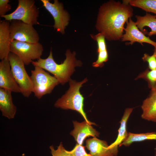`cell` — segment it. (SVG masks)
Here are the masks:
<instances>
[{
	"label": "cell",
	"mask_w": 156,
	"mask_h": 156,
	"mask_svg": "<svg viewBox=\"0 0 156 156\" xmlns=\"http://www.w3.org/2000/svg\"><path fill=\"white\" fill-rule=\"evenodd\" d=\"M123 3L111 0L102 4L99 9L96 27L108 40L121 39L124 25L133 15V10L125 0Z\"/></svg>",
	"instance_id": "obj_1"
},
{
	"label": "cell",
	"mask_w": 156,
	"mask_h": 156,
	"mask_svg": "<svg viewBox=\"0 0 156 156\" xmlns=\"http://www.w3.org/2000/svg\"><path fill=\"white\" fill-rule=\"evenodd\" d=\"M66 58L63 62L58 64L54 60L53 53L51 50L48 57L45 59L41 58L36 61H33L32 64L34 66L40 67L52 74L62 85L69 82L70 76L75 71L76 66H80L82 62L76 58L75 52L71 53L67 50L65 54Z\"/></svg>",
	"instance_id": "obj_2"
},
{
	"label": "cell",
	"mask_w": 156,
	"mask_h": 156,
	"mask_svg": "<svg viewBox=\"0 0 156 156\" xmlns=\"http://www.w3.org/2000/svg\"><path fill=\"white\" fill-rule=\"evenodd\" d=\"M86 78L80 82H77L70 79V87L66 93L56 101L55 107L64 109H71L76 111L83 117L85 120L91 125H96L94 122L88 120L83 109L84 98L80 92L82 85L86 82Z\"/></svg>",
	"instance_id": "obj_3"
},
{
	"label": "cell",
	"mask_w": 156,
	"mask_h": 156,
	"mask_svg": "<svg viewBox=\"0 0 156 156\" xmlns=\"http://www.w3.org/2000/svg\"><path fill=\"white\" fill-rule=\"evenodd\" d=\"M35 96L41 99L44 95L50 94L55 87L60 83L57 79L42 68L34 66L31 70L30 76Z\"/></svg>",
	"instance_id": "obj_4"
},
{
	"label": "cell",
	"mask_w": 156,
	"mask_h": 156,
	"mask_svg": "<svg viewBox=\"0 0 156 156\" xmlns=\"http://www.w3.org/2000/svg\"><path fill=\"white\" fill-rule=\"evenodd\" d=\"M11 70L21 93L25 97H29L33 92V84L25 70V64L16 54L10 52L8 57Z\"/></svg>",
	"instance_id": "obj_5"
},
{
	"label": "cell",
	"mask_w": 156,
	"mask_h": 156,
	"mask_svg": "<svg viewBox=\"0 0 156 156\" xmlns=\"http://www.w3.org/2000/svg\"><path fill=\"white\" fill-rule=\"evenodd\" d=\"M34 0H18L16 9L11 13L1 17L10 21L17 20L32 25L39 24L38 21L39 10Z\"/></svg>",
	"instance_id": "obj_6"
},
{
	"label": "cell",
	"mask_w": 156,
	"mask_h": 156,
	"mask_svg": "<svg viewBox=\"0 0 156 156\" xmlns=\"http://www.w3.org/2000/svg\"><path fill=\"white\" fill-rule=\"evenodd\" d=\"M10 49V52L18 56L26 65L40 58L44 51L43 45L39 42L30 43L16 40L11 42Z\"/></svg>",
	"instance_id": "obj_7"
},
{
	"label": "cell",
	"mask_w": 156,
	"mask_h": 156,
	"mask_svg": "<svg viewBox=\"0 0 156 156\" xmlns=\"http://www.w3.org/2000/svg\"><path fill=\"white\" fill-rule=\"evenodd\" d=\"M10 21L11 42L16 40L30 43L39 42V34L33 25L17 20H13Z\"/></svg>",
	"instance_id": "obj_8"
},
{
	"label": "cell",
	"mask_w": 156,
	"mask_h": 156,
	"mask_svg": "<svg viewBox=\"0 0 156 156\" xmlns=\"http://www.w3.org/2000/svg\"><path fill=\"white\" fill-rule=\"evenodd\" d=\"M40 1L53 18L54 29L62 34H64L65 28L69 23L70 16L68 12L64 9L62 3L57 0H54L53 3L49 0Z\"/></svg>",
	"instance_id": "obj_9"
},
{
	"label": "cell",
	"mask_w": 156,
	"mask_h": 156,
	"mask_svg": "<svg viewBox=\"0 0 156 156\" xmlns=\"http://www.w3.org/2000/svg\"><path fill=\"white\" fill-rule=\"evenodd\" d=\"M127 26L124 30L125 33L121 39L122 41H129L127 44L132 45L135 42L140 43L142 45L143 43L149 44L153 46L154 51H156V42L151 40L149 36H145L137 27L135 22L130 18L126 23Z\"/></svg>",
	"instance_id": "obj_10"
},
{
	"label": "cell",
	"mask_w": 156,
	"mask_h": 156,
	"mask_svg": "<svg viewBox=\"0 0 156 156\" xmlns=\"http://www.w3.org/2000/svg\"><path fill=\"white\" fill-rule=\"evenodd\" d=\"M0 88L12 92L21 93L12 75L8 58L0 62Z\"/></svg>",
	"instance_id": "obj_11"
},
{
	"label": "cell",
	"mask_w": 156,
	"mask_h": 156,
	"mask_svg": "<svg viewBox=\"0 0 156 156\" xmlns=\"http://www.w3.org/2000/svg\"><path fill=\"white\" fill-rule=\"evenodd\" d=\"M86 143L87 148L93 156H116L117 155L118 148H109L106 141L96 137L87 140Z\"/></svg>",
	"instance_id": "obj_12"
},
{
	"label": "cell",
	"mask_w": 156,
	"mask_h": 156,
	"mask_svg": "<svg viewBox=\"0 0 156 156\" xmlns=\"http://www.w3.org/2000/svg\"><path fill=\"white\" fill-rule=\"evenodd\" d=\"M73 123L74 129L70 134L79 144L83 145L84 140L88 137H99V132L85 120L81 122L74 121Z\"/></svg>",
	"instance_id": "obj_13"
},
{
	"label": "cell",
	"mask_w": 156,
	"mask_h": 156,
	"mask_svg": "<svg viewBox=\"0 0 156 156\" xmlns=\"http://www.w3.org/2000/svg\"><path fill=\"white\" fill-rule=\"evenodd\" d=\"M12 92L0 88V110L2 116L9 119L14 118L17 109L13 102Z\"/></svg>",
	"instance_id": "obj_14"
},
{
	"label": "cell",
	"mask_w": 156,
	"mask_h": 156,
	"mask_svg": "<svg viewBox=\"0 0 156 156\" xmlns=\"http://www.w3.org/2000/svg\"><path fill=\"white\" fill-rule=\"evenodd\" d=\"M10 23L4 20L0 22V59H8L10 52L11 40L10 31Z\"/></svg>",
	"instance_id": "obj_15"
},
{
	"label": "cell",
	"mask_w": 156,
	"mask_h": 156,
	"mask_svg": "<svg viewBox=\"0 0 156 156\" xmlns=\"http://www.w3.org/2000/svg\"><path fill=\"white\" fill-rule=\"evenodd\" d=\"M136 25L139 30L148 36L156 35V15L146 12L144 16H135Z\"/></svg>",
	"instance_id": "obj_16"
},
{
	"label": "cell",
	"mask_w": 156,
	"mask_h": 156,
	"mask_svg": "<svg viewBox=\"0 0 156 156\" xmlns=\"http://www.w3.org/2000/svg\"><path fill=\"white\" fill-rule=\"evenodd\" d=\"M141 108L142 118L156 122V91H152L150 96L143 101Z\"/></svg>",
	"instance_id": "obj_17"
},
{
	"label": "cell",
	"mask_w": 156,
	"mask_h": 156,
	"mask_svg": "<svg viewBox=\"0 0 156 156\" xmlns=\"http://www.w3.org/2000/svg\"><path fill=\"white\" fill-rule=\"evenodd\" d=\"M133 108H126L120 122V124L118 130V133L115 141L109 145V147L118 148V146L123 142L127 138L128 135L127 131V122L129 117L133 110Z\"/></svg>",
	"instance_id": "obj_18"
},
{
	"label": "cell",
	"mask_w": 156,
	"mask_h": 156,
	"mask_svg": "<svg viewBox=\"0 0 156 156\" xmlns=\"http://www.w3.org/2000/svg\"><path fill=\"white\" fill-rule=\"evenodd\" d=\"M147 140H156V132H151L140 133L129 132L127 138L120 144L119 146L122 145L128 146L134 142Z\"/></svg>",
	"instance_id": "obj_19"
},
{
	"label": "cell",
	"mask_w": 156,
	"mask_h": 156,
	"mask_svg": "<svg viewBox=\"0 0 156 156\" xmlns=\"http://www.w3.org/2000/svg\"><path fill=\"white\" fill-rule=\"evenodd\" d=\"M131 6L138 7L147 12L156 15V0H126Z\"/></svg>",
	"instance_id": "obj_20"
},
{
	"label": "cell",
	"mask_w": 156,
	"mask_h": 156,
	"mask_svg": "<svg viewBox=\"0 0 156 156\" xmlns=\"http://www.w3.org/2000/svg\"><path fill=\"white\" fill-rule=\"evenodd\" d=\"M139 78H143L146 80L149 87L152 90L156 84V69L149 70L147 69L138 76L136 79Z\"/></svg>",
	"instance_id": "obj_21"
},
{
	"label": "cell",
	"mask_w": 156,
	"mask_h": 156,
	"mask_svg": "<svg viewBox=\"0 0 156 156\" xmlns=\"http://www.w3.org/2000/svg\"><path fill=\"white\" fill-rule=\"evenodd\" d=\"M49 148L52 156H72L69 151L65 149L62 142L60 143L57 149H54L53 145L50 146Z\"/></svg>",
	"instance_id": "obj_22"
},
{
	"label": "cell",
	"mask_w": 156,
	"mask_h": 156,
	"mask_svg": "<svg viewBox=\"0 0 156 156\" xmlns=\"http://www.w3.org/2000/svg\"><path fill=\"white\" fill-rule=\"evenodd\" d=\"M92 37L97 41L98 45L97 52L107 50L105 35L101 33H99Z\"/></svg>",
	"instance_id": "obj_23"
},
{
	"label": "cell",
	"mask_w": 156,
	"mask_h": 156,
	"mask_svg": "<svg viewBox=\"0 0 156 156\" xmlns=\"http://www.w3.org/2000/svg\"><path fill=\"white\" fill-rule=\"evenodd\" d=\"M97 60L92 64V66L95 67H101L104 65V62L108 60V55L107 50L101 51L98 53Z\"/></svg>",
	"instance_id": "obj_24"
},
{
	"label": "cell",
	"mask_w": 156,
	"mask_h": 156,
	"mask_svg": "<svg viewBox=\"0 0 156 156\" xmlns=\"http://www.w3.org/2000/svg\"><path fill=\"white\" fill-rule=\"evenodd\" d=\"M144 62H147L148 63V68L151 70L156 69V51H154L153 54L149 55L145 53L142 58Z\"/></svg>",
	"instance_id": "obj_25"
},
{
	"label": "cell",
	"mask_w": 156,
	"mask_h": 156,
	"mask_svg": "<svg viewBox=\"0 0 156 156\" xmlns=\"http://www.w3.org/2000/svg\"><path fill=\"white\" fill-rule=\"evenodd\" d=\"M69 151L72 156H93L90 153H87L83 145L77 143L72 150Z\"/></svg>",
	"instance_id": "obj_26"
},
{
	"label": "cell",
	"mask_w": 156,
	"mask_h": 156,
	"mask_svg": "<svg viewBox=\"0 0 156 156\" xmlns=\"http://www.w3.org/2000/svg\"><path fill=\"white\" fill-rule=\"evenodd\" d=\"M9 0H0V16L6 15V13L10 11L11 5L9 4Z\"/></svg>",
	"instance_id": "obj_27"
},
{
	"label": "cell",
	"mask_w": 156,
	"mask_h": 156,
	"mask_svg": "<svg viewBox=\"0 0 156 156\" xmlns=\"http://www.w3.org/2000/svg\"><path fill=\"white\" fill-rule=\"evenodd\" d=\"M152 91H156V84H155V87L152 90Z\"/></svg>",
	"instance_id": "obj_28"
}]
</instances>
